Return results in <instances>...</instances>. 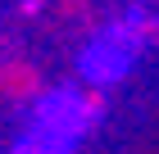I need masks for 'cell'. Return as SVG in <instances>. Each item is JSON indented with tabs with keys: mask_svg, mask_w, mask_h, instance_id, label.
Listing matches in <instances>:
<instances>
[{
	"mask_svg": "<svg viewBox=\"0 0 159 154\" xmlns=\"http://www.w3.org/2000/svg\"><path fill=\"white\" fill-rule=\"evenodd\" d=\"M105 113V95L91 86V91H55L41 100V122H46V136H73V131L91 127V122Z\"/></svg>",
	"mask_w": 159,
	"mask_h": 154,
	"instance_id": "6da1fadb",
	"label": "cell"
},
{
	"mask_svg": "<svg viewBox=\"0 0 159 154\" xmlns=\"http://www.w3.org/2000/svg\"><path fill=\"white\" fill-rule=\"evenodd\" d=\"M0 91L9 95V100H18V104L41 100V73L32 68L27 59H9L5 68H0Z\"/></svg>",
	"mask_w": 159,
	"mask_h": 154,
	"instance_id": "7a4b0ae2",
	"label": "cell"
}]
</instances>
